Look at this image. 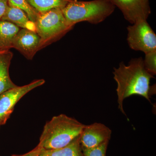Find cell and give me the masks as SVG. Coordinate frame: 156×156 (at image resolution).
I'll use <instances>...</instances> for the list:
<instances>
[{
	"mask_svg": "<svg viewBox=\"0 0 156 156\" xmlns=\"http://www.w3.org/2000/svg\"><path fill=\"white\" fill-rule=\"evenodd\" d=\"M114 79L117 84L119 108L126 115L123 104L124 100L131 95H138L150 99V81L154 76L149 73L144 67L142 57L132 58L126 66L121 62L119 67L114 68Z\"/></svg>",
	"mask_w": 156,
	"mask_h": 156,
	"instance_id": "6da1fadb",
	"label": "cell"
},
{
	"mask_svg": "<svg viewBox=\"0 0 156 156\" xmlns=\"http://www.w3.org/2000/svg\"><path fill=\"white\" fill-rule=\"evenodd\" d=\"M85 126L65 115L53 117L45 124L39 144L44 149L64 147L80 136Z\"/></svg>",
	"mask_w": 156,
	"mask_h": 156,
	"instance_id": "7a4b0ae2",
	"label": "cell"
},
{
	"mask_svg": "<svg viewBox=\"0 0 156 156\" xmlns=\"http://www.w3.org/2000/svg\"><path fill=\"white\" fill-rule=\"evenodd\" d=\"M115 8L108 0H72L62 10L68 23L74 27L83 21L93 24L100 23L113 13Z\"/></svg>",
	"mask_w": 156,
	"mask_h": 156,
	"instance_id": "3957f363",
	"label": "cell"
},
{
	"mask_svg": "<svg viewBox=\"0 0 156 156\" xmlns=\"http://www.w3.org/2000/svg\"><path fill=\"white\" fill-rule=\"evenodd\" d=\"M35 24L42 48L61 38L74 27L68 23L60 9L39 13Z\"/></svg>",
	"mask_w": 156,
	"mask_h": 156,
	"instance_id": "277c9868",
	"label": "cell"
},
{
	"mask_svg": "<svg viewBox=\"0 0 156 156\" xmlns=\"http://www.w3.org/2000/svg\"><path fill=\"white\" fill-rule=\"evenodd\" d=\"M127 29V41L131 49L145 54L156 50V35L147 20H138Z\"/></svg>",
	"mask_w": 156,
	"mask_h": 156,
	"instance_id": "5b68a950",
	"label": "cell"
},
{
	"mask_svg": "<svg viewBox=\"0 0 156 156\" xmlns=\"http://www.w3.org/2000/svg\"><path fill=\"white\" fill-rule=\"evenodd\" d=\"M44 80H37L22 87L7 90L0 95V124L4 125L14 111V107L24 95L44 84Z\"/></svg>",
	"mask_w": 156,
	"mask_h": 156,
	"instance_id": "8992f818",
	"label": "cell"
},
{
	"mask_svg": "<svg viewBox=\"0 0 156 156\" xmlns=\"http://www.w3.org/2000/svg\"><path fill=\"white\" fill-rule=\"evenodd\" d=\"M121 10L125 19L131 24L140 20H147L151 14L149 0H108Z\"/></svg>",
	"mask_w": 156,
	"mask_h": 156,
	"instance_id": "52a82bcc",
	"label": "cell"
},
{
	"mask_svg": "<svg viewBox=\"0 0 156 156\" xmlns=\"http://www.w3.org/2000/svg\"><path fill=\"white\" fill-rule=\"evenodd\" d=\"M13 48L27 59H32L37 52L42 48L41 38L36 32L22 28L14 37Z\"/></svg>",
	"mask_w": 156,
	"mask_h": 156,
	"instance_id": "ba28073f",
	"label": "cell"
},
{
	"mask_svg": "<svg viewBox=\"0 0 156 156\" xmlns=\"http://www.w3.org/2000/svg\"><path fill=\"white\" fill-rule=\"evenodd\" d=\"M111 133L110 129L101 123L86 125L80 136V144L83 149L96 147L108 141Z\"/></svg>",
	"mask_w": 156,
	"mask_h": 156,
	"instance_id": "9c48e42d",
	"label": "cell"
},
{
	"mask_svg": "<svg viewBox=\"0 0 156 156\" xmlns=\"http://www.w3.org/2000/svg\"><path fill=\"white\" fill-rule=\"evenodd\" d=\"M1 20L9 21L19 27L36 32L35 23L30 20L23 10L15 6L9 5Z\"/></svg>",
	"mask_w": 156,
	"mask_h": 156,
	"instance_id": "30bf717a",
	"label": "cell"
},
{
	"mask_svg": "<svg viewBox=\"0 0 156 156\" xmlns=\"http://www.w3.org/2000/svg\"><path fill=\"white\" fill-rule=\"evenodd\" d=\"M13 54L9 50L0 51V95L17 87L11 80L9 69Z\"/></svg>",
	"mask_w": 156,
	"mask_h": 156,
	"instance_id": "8fae6325",
	"label": "cell"
},
{
	"mask_svg": "<svg viewBox=\"0 0 156 156\" xmlns=\"http://www.w3.org/2000/svg\"><path fill=\"white\" fill-rule=\"evenodd\" d=\"M20 27L9 21L0 20V50L6 51L12 48L14 37Z\"/></svg>",
	"mask_w": 156,
	"mask_h": 156,
	"instance_id": "7c38bea8",
	"label": "cell"
},
{
	"mask_svg": "<svg viewBox=\"0 0 156 156\" xmlns=\"http://www.w3.org/2000/svg\"><path fill=\"white\" fill-rule=\"evenodd\" d=\"M80 136L64 147L55 149L43 148L40 156H83L80 146Z\"/></svg>",
	"mask_w": 156,
	"mask_h": 156,
	"instance_id": "4fadbf2b",
	"label": "cell"
},
{
	"mask_svg": "<svg viewBox=\"0 0 156 156\" xmlns=\"http://www.w3.org/2000/svg\"><path fill=\"white\" fill-rule=\"evenodd\" d=\"M39 13H44L51 9H63L72 0H26Z\"/></svg>",
	"mask_w": 156,
	"mask_h": 156,
	"instance_id": "5bb4252c",
	"label": "cell"
},
{
	"mask_svg": "<svg viewBox=\"0 0 156 156\" xmlns=\"http://www.w3.org/2000/svg\"><path fill=\"white\" fill-rule=\"evenodd\" d=\"M9 5L15 6L22 9L26 13L33 22H35L39 14V12L28 4L26 0H8Z\"/></svg>",
	"mask_w": 156,
	"mask_h": 156,
	"instance_id": "9a60e30c",
	"label": "cell"
},
{
	"mask_svg": "<svg viewBox=\"0 0 156 156\" xmlns=\"http://www.w3.org/2000/svg\"><path fill=\"white\" fill-rule=\"evenodd\" d=\"M143 59L144 64L147 71L151 75L156 74V50L146 53Z\"/></svg>",
	"mask_w": 156,
	"mask_h": 156,
	"instance_id": "2e32d148",
	"label": "cell"
},
{
	"mask_svg": "<svg viewBox=\"0 0 156 156\" xmlns=\"http://www.w3.org/2000/svg\"><path fill=\"white\" fill-rule=\"evenodd\" d=\"M108 141H105L96 147L83 149V156H105Z\"/></svg>",
	"mask_w": 156,
	"mask_h": 156,
	"instance_id": "e0dca14e",
	"label": "cell"
},
{
	"mask_svg": "<svg viewBox=\"0 0 156 156\" xmlns=\"http://www.w3.org/2000/svg\"><path fill=\"white\" fill-rule=\"evenodd\" d=\"M9 6L8 0H0V20H2Z\"/></svg>",
	"mask_w": 156,
	"mask_h": 156,
	"instance_id": "ac0fdd59",
	"label": "cell"
},
{
	"mask_svg": "<svg viewBox=\"0 0 156 156\" xmlns=\"http://www.w3.org/2000/svg\"><path fill=\"white\" fill-rule=\"evenodd\" d=\"M42 149H43V148L39 144L34 150L28 153L20 156H40Z\"/></svg>",
	"mask_w": 156,
	"mask_h": 156,
	"instance_id": "d6986e66",
	"label": "cell"
},
{
	"mask_svg": "<svg viewBox=\"0 0 156 156\" xmlns=\"http://www.w3.org/2000/svg\"><path fill=\"white\" fill-rule=\"evenodd\" d=\"M1 126V124H0V126Z\"/></svg>",
	"mask_w": 156,
	"mask_h": 156,
	"instance_id": "ffe728a7",
	"label": "cell"
},
{
	"mask_svg": "<svg viewBox=\"0 0 156 156\" xmlns=\"http://www.w3.org/2000/svg\"><path fill=\"white\" fill-rule=\"evenodd\" d=\"M0 51H1V50H0Z\"/></svg>",
	"mask_w": 156,
	"mask_h": 156,
	"instance_id": "44dd1931",
	"label": "cell"
}]
</instances>
